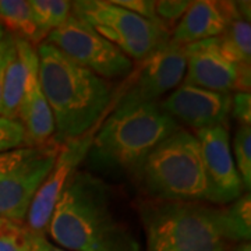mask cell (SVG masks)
Listing matches in <instances>:
<instances>
[{
	"instance_id": "6da1fadb",
	"label": "cell",
	"mask_w": 251,
	"mask_h": 251,
	"mask_svg": "<svg viewBox=\"0 0 251 251\" xmlns=\"http://www.w3.org/2000/svg\"><path fill=\"white\" fill-rule=\"evenodd\" d=\"M67 251H143L108 183L77 171L54 206L46 233Z\"/></svg>"
},
{
	"instance_id": "7a4b0ae2",
	"label": "cell",
	"mask_w": 251,
	"mask_h": 251,
	"mask_svg": "<svg viewBox=\"0 0 251 251\" xmlns=\"http://www.w3.org/2000/svg\"><path fill=\"white\" fill-rule=\"evenodd\" d=\"M36 53L41 87L53 115V140L59 144L77 140L100 122L110 105L112 88L45 41Z\"/></svg>"
},
{
	"instance_id": "3957f363",
	"label": "cell",
	"mask_w": 251,
	"mask_h": 251,
	"mask_svg": "<svg viewBox=\"0 0 251 251\" xmlns=\"http://www.w3.org/2000/svg\"><path fill=\"white\" fill-rule=\"evenodd\" d=\"M138 211L147 251H227L236 243L226 206L147 198Z\"/></svg>"
},
{
	"instance_id": "277c9868",
	"label": "cell",
	"mask_w": 251,
	"mask_h": 251,
	"mask_svg": "<svg viewBox=\"0 0 251 251\" xmlns=\"http://www.w3.org/2000/svg\"><path fill=\"white\" fill-rule=\"evenodd\" d=\"M133 175L150 198L211 204L200 143L181 127L156 145Z\"/></svg>"
},
{
	"instance_id": "5b68a950",
	"label": "cell",
	"mask_w": 251,
	"mask_h": 251,
	"mask_svg": "<svg viewBox=\"0 0 251 251\" xmlns=\"http://www.w3.org/2000/svg\"><path fill=\"white\" fill-rule=\"evenodd\" d=\"M177 128L179 123L162 110L159 102L117 103L99 123L91 150L99 162L133 173Z\"/></svg>"
},
{
	"instance_id": "8992f818",
	"label": "cell",
	"mask_w": 251,
	"mask_h": 251,
	"mask_svg": "<svg viewBox=\"0 0 251 251\" xmlns=\"http://www.w3.org/2000/svg\"><path fill=\"white\" fill-rule=\"evenodd\" d=\"M73 14L94 28L130 60L143 62L171 42V31L161 23L140 17L110 0L72 1Z\"/></svg>"
},
{
	"instance_id": "52a82bcc",
	"label": "cell",
	"mask_w": 251,
	"mask_h": 251,
	"mask_svg": "<svg viewBox=\"0 0 251 251\" xmlns=\"http://www.w3.org/2000/svg\"><path fill=\"white\" fill-rule=\"evenodd\" d=\"M62 144L23 145L0 152V218L25 221L36 191L54 165Z\"/></svg>"
},
{
	"instance_id": "ba28073f",
	"label": "cell",
	"mask_w": 251,
	"mask_h": 251,
	"mask_svg": "<svg viewBox=\"0 0 251 251\" xmlns=\"http://www.w3.org/2000/svg\"><path fill=\"white\" fill-rule=\"evenodd\" d=\"M45 42L106 81L126 77L133 70V60L74 14L62 27L49 32Z\"/></svg>"
},
{
	"instance_id": "9c48e42d",
	"label": "cell",
	"mask_w": 251,
	"mask_h": 251,
	"mask_svg": "<svg viewBox=\"0 0 251 251\" xmlns=\"http://www.w3.org/2000/svg\"><path fill=\"white\" fill-rule=\"evenodd\" d=\"M184 52V84L225 94L250 92V64L230 59L219 36L186 45Z\"/></svg>"
},
{
	"instance_id": "30bf717a",
	"label": "cell",
	"mask_w": 251,
	"mask_h": 251,
	"mask_svg": "<svg viewBox=\"0 0 251 251\" xmlns=\"http://www.w3.org/2000/svg\"><path fill=\"white\" fill-rule=\"evenodd\" d=\"M99 123L80 138L62 144L54 165L44 183L41 184L39 190L36 191L35 197L28 209L25 221L29 232L45 236L46 227L59 198L66 186L69 184L73 175L77 172L78 165L90 153Z\"/></svg>"
},
{
	"instance_id": "8fae6325",
	"label": "cell",
	"mask_w": 251,
	"mask_h": 251,
	"mask_svg": "<svg viewBox=\"0 0 251 251\" xmlns=\"http://www.w3.org/2000/svg\"><path fill=\"white\" fill-rule=\"evenodd\" d=\"M184 75V46L169 42L140 62L131 84L120 97L119 103L158 102L163 95L176 90Z\"/></svg>"
},
{
	"instance_id": "7c38bea8",
	"label": "cell",
	"mask_w": 251,
	"mask_h": 251,
	"mask_svg": "<svg viewBox=\"0 0 251 251\" xmlns=\"http://www.w3.org/2000/svg\"><path fill=\"white\" fill-rule=\"evenodd\" d=\"M204 169L209 186L211 204H232L244 194L242 179L234 165L230 137L226 127H212L198 130Z\"/></svg>"
},
{
	"instance_id": "4fadbf2b",
	"label": "cell",
	"mask_w": 251,
	"mask_h": 251,
	"mask_svg": "<svg viewBox=\"0 0 251 251\" xmlns=\"http://www.w3.org/2000/svg\"><path fill=\"white\" fill-rule=\"evenodd\" d=\"M159 106L176 123H183L197 131L212 127L227 128L232 94L183 84L162 99Z\"/></svg>"
},
{
	"instance_id": "5bb4252c",
	"label": "cell",
	"mask_w": 251,
	"mask_h": 251,
	"mask_svg": "<svg viewBox=\"0 0 251 251\" xmlns=\"http://www.w3.org/2000/svg\"><path fill=\"white\" fill-rule=\"evenodd\" d=\"M17 122L25 131L27 145H42L53 140V115L41 87L38 53L34 46L28 53L27 78Z\"/></svg>"
},
{
	"instance_id": "9a60e30c",
	"label": "cell",
	"mask_w": 251,
	"mask_h": 251,
	"mask_svg": "<svg viewBox=\"0 0 251 251\" xmlns=\"http://www.w3.org/2000/svg\"><path fill=\"white\" fill-rule=\"evenodd\" d=\"M226 28V17L221 1H191L171 34V42L180 46L218 38Z\"/></svg>"
},
{
	"instance_id": "2e32d148",
	"label": "cell",
	"mask_w": 251,
	"mask_h": 251,
	"mask_svg": "<svg viewBox=\"0 0 251 251\" xmlns=\"http://www.w3.org/2000/svg\"><path fill=\"white\" fill-rule=\"evenodd\" d=\"M32 46L34 45H31L27 41L14 36L7 64L4 69V75H3L1 108H0L1 117L17 120L20 103L23 99L25 78H27L28 53Z\"/></svg>"
},
{
	"instance_id": "e0dca14e",
	"label": "cell",
	"mask_w": 251,
	"mask_h": 251,
	"mask_svg": "<svg viewBox=\"0 0 251 251\" xmlns=\"http://www.w3.org/2000/svg\"><path fill=\"white\" fill-rule=\"evenodd\" d=\"M226 28L219 36L222 48L239 64H250L251 28L250 1H221Z\"/></svg>"
},
{
	"instance_id": "ac0fdd59",
	"label": "cell",
	"mask_w": 251,
	"mask_h": 251,
	"mask_svg": "<svg viewBox=\"0 0 251 251\" xmlns=\"http://www.w3.org/2000/svg\"><path fill=\"white\" fill-rule=\"evenodd\" d=\"M0 25L31 45L42 44L46 39L45 34L36 25L27 0H0Z\"/></svg>"
},
{
	"instance_id": "d6986e66",
	"label": "cell",
	"mask_w": 251,
	"mask_h": 251,
	"mask_svg": "<svg viewBox=\"0 0 251 251\" xmlns=\"http://www.w3.org/2000/svg\"><path fill=\"white\" fill-rule=\"evenodd\" d=\"M36 25L48 36L62 27L73 14L72 1L66 0H28Z\"/></svg>"
},
{
	"instance_id": "ffe728a7",
	"label": "cell",
	"mask_w": 251,
	"mask_h": 251,
	"mask_svg": "<svg viewBox=\"0 0 251 251\" xmlns=\"http://www.w3.org/2000/svg\"><path fill=\"white\" fill-rule=\"evenodd\" d=\"M230 147L243 190L249 191L251 187V128L249 126H239Z\"/></svg>"
},
{
	"instance_id": "44dd1931",
	"label": "cell",
	"mask_w": 251,
	"mask_h": 251,
	"mask_svg": "<svg viewBox=\"0 0 251 251\" xmlns=\"http://www.w3.org/2000/svg\"><path fill=\"white\" fill-rule=\"evenodd\" d=\"M250 194H243L237 198L230 206H226L229 224L232 227L236 243L250 242V224H251V202Z\"/></svg>"
},
{
	"instance_id": "7402d4cb",
	"label": "cell",
	"mask_w": 251,
	"mask_h": 251,
	"mask_svg": "<svg viewBox=\"0 0 251 251\" xmlns=\"http://www.w3.org/2000/svg\"><path fill=\"white\" fill-rule=\"evenodd\" d=\"M29 236L27 226L0 218V251H31Z\"/></svg>"
},
{
	"instance_id": "603a6c76",
	"label": "cell",
	"mask_w": 251,
	"mask_h": 251,
	"mask_svg": "<svg viewBox=\"0 0 251 251\" xmlns=\"http://www.w3.org/2000/svg\"><path fill=\"white\" fill-rule=\"evenodd\" d=\"M191 1L188 0H161L155 1V14L158 21L169 31H173L180 18L184 16V13L190 7Z\"/></svg>"
},
{
	"instance_id": "cb8c5ba5",
	"label": "cell",
	"mask_w": 251,
	"mask_h": 251,
	"mask_svg": "<svg viewBox=\"0 0 251 251\" xmlns=\"http://www.w3.org/2000/svg\"><path fill=\"white\" fill-rule=\"evenodd\" d=\"M27 145L25 131L17 120L0 116V152Z\"/></svg>"
},
{
	"instance_id": "d4e9b609",
	"label": "cell",
	"mask_w": 251,
	"mask_h": 251,
	"mask_svg": "<svg viewBox=\"0 0 251 251\" xmlns=\"http://www.w3.org/2000/svg\"><path fill=\"white\" fill-rule=\"evenodd\" d=\"M230 116L239 126H249L251 123V97L250 92H233Z\"/></svg>"
},
{
	"instance_id": "484cf974",
	"label": "cell",
	"mask_w": 251,
	"mask_h": 251,
	"mask_svg": "<svg viewBox=\"0 0 251 251\" xmlns=\"http://www.w3.org/2000/svg\"><path fill=\"white\" fill-rule=\"evenodd\" d=\"M110 1L119 7H123V9L134 13L140 17L158 21L156 14H155V1L153 0H110Z\"/></svg>"
},
{
	"instance_id": "4316f807",
	"label": "cell",
	"mask_w": 251,
	"mask_h": 251,
	"mask_svg": "<svg viewBox=\"0 0 251 251\" xmlns=\"http://www.w3.org/2000/svg\"><path fill=\"white\" fill-rule=\"evenodd\" d=\"M29 244H31V251H67L50 242L44 234L32 233V232L29 236Z\"/></svg>"
},
{
	"instance_id": "83f0119b",
	"label": "cell",
	"mask_w": 251,
	"mask_h": 251,
	"mask_svg": "<svg viewBox=\"0 0 251 251\" xmlns=\"http://www.w3.org/2000/svg\"><path fill=\"white\" fill-rule=\"evenodd\" d=\"M14 36L11 34H7V36L3 39V42L0 44V108H1V87H3V75H4V69L7 64L10 50L13 46Z\"/></svg>"
},
{
	"instance_id": "f1b7e54d",
	"label": "cell",
	"mask_w": 251,
	"mask_h": 251,
	"mask_svg": "<svg viewBox=\"0 0 251 251\" xmlns=\"http://www.w3.org/2000/svg\"><path fill=\"white\" fill-rule=\"evenodd\" d=\"M227 251H251L250 242H240L236 243V246L229 247Z\"/></svg>"
},
{
	"instance_id": "f546056e",
	"label": "cell",
	"mask_w": 251,
	"mask_h": 251,
	"mask_svg": "<svg viewBox=\"0 0 251 251\" xmlns=\"http://www.w3.org/2000/svg\"><path fill=\"white\" fill-rule=\"evenodd\" d=\"M7 34H9V32H7V31H6L4 28L0 25V44L3 42V39H4V38L7 36Z\"/></svg>"
}]
</instances>
